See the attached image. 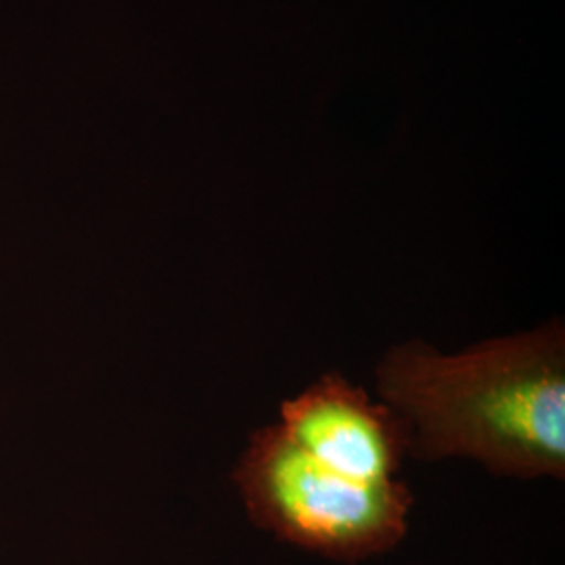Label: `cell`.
Instances as JSON below:
<instances>
[{
	"label": "cell",
	"mask_w": 565,
	"mask_h": 565,
	"mask_svg": "<svg viewBox=\"0 0 565 565\" xmlns=\"http://www.w3.org/2000/svg\"><path fill=\"white\" fill-rule=\"evenodd\" d=\"M233 478L254 524L331 559L385 553L408 527V486L345 478L294 445L277 424L252 434Z\"/></svg>",
	"instance_id": "7a4b0ae2"
},
{
	"label": "cell",
	"mask_w": 565,
	"mask_h": 565,
	"mask_svg": "<svg viewBox=\"0 0 565 565\" xmlns=\"http://www.w3.org/2000/svg\"><path fill=\"white\" fill-rule=\"evenodd\" d=\"M282 434L315 461L361 482H390L411 450V427L361 385L327 373L281 404Z\"/></svg>",
	"instance_id": "3957f363"
},
{
	"label": "cell",
	"mask_w": 565,
	"mask_h": 565,
	"mask_svg": "<svg viewBox=\"0 0 565 565\" xmlns=\"http://www.w3.org/2000/svg\"><path fill=\"white\" fill-rule=\"evenodd\" d=\"M375 380L382 401L411 427L408 457H465L497 476L564 478V323L459 354L403 343L377 364Z\"/></svg>",
	"instance_id": "6da1fadb"
}]
</instances>
